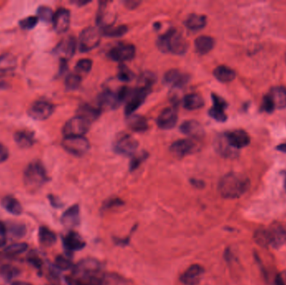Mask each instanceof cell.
<instances>
[{
    "label": "cell",
    "instance_id": "6da1fadb",
    "mask_svg": "<svg viewBox=\"0 0 286 285\" xmlns=\"http://www.w3.org/2000/svg\"><path fill=\"white\" fill-rule=\"evenodd\" d=\"M104 280L101 264L95 259H87L76 265L68 283L70 285H102Z\"/></svg>",
    "mask_w": 286,
    "mask_h": 285
},
{
    "label": "cell",
    "instance_id": "7a4b0ae2",
    "mask_svg": "<svg viewBox=\"0 0 286 285\" xmlns=\"http://www.w3.org/2000/svg\"><path fill=\"white\" fill-rule=\"evenodd\" d=\"M250 186V182L245 175L230 172L225 175L220 180L219 184V192L223 198H240L244 195Z\"/></svg>",
    "mask_w": 286,
    "mask_h": 285
},
{
    "label": "cell",
    "instance_id": "3957f363",
    "mask_svg": "<svg viewBox=\"0 0 286 285\" xmlns=\"http://www.w3.org/2000/svg\"><path fill=\"white\" fill-rule=\"evenodd\" d=\"M158 49L163 53L184 55L187 52V42L175 29H171L157 41Z\"/></svg>",
    "mask_w": 286,
    "mask_h": 285
},
{
    "label": "cell",
    "instance_id": "277c9868",
    "mask_svg": "<svg viewBox=\"0 0 286 285\" xmlns=\"http://www.w3.org/2000/svg\"><path fill=\"white\" fill-rule=\"evenodd\" d=\"M49 180L46 170L40 161L29 163L23 172V182L27 187L36 189Z\"/></svg>",
    "mask_w": 286,
    "mask_h": 285
},
{
    "label": "cell",
    "instance_id": "5b68a950",
    "mask_svg": "<svg viewBox=\"0 0 286 285\" xmlns=\"http://www.w3.org/2000/svg\"><path fill=\"white\" fill-rule=\"evenodd\" d=\"M254 239L259 244L264 247L269 245H281L286 239V233L281 228L271 229H259L254 234Z\"/></svg>",
    "mask_w": 286,
    "mask_h": 285
},
{
    "label": "cell",
    "instance_id": "8992f818",
    "mask_svg": "<svg viewBox=\"0 0 286 285\" xmlns=\"http://www.w3.org/2000/svg\"><path fill=\"white\" fill-rule=\"evenodd\" d=\"M91 126V122L83 117H73L69 120L63 127L64 137H83L87 133Z\"/></svg>",
    "mask_w": 286,
    "mask_h": 285
},
{
    "label": "cell",
    "instance_id": "52a82bcc",
    "mask_svg": "<svg viewBox=\"0 0 286 285\" xmlns=\"http://www.w3.org/2000/svg\"><path fill=\"white\" fill-rule=\"evenodd\" d=\"M138 145L139 143L138 140L132 136L126 133H121L115 139L113 149L117 154L132 156L136 153Z\"/></svg>",
    "mask_w": 286,
    "mask_h": 285
},
{
    "label": "cell",
    "instance_id": "ba28073f",
    "mask_svg": "<svg viewBox=\"0 0 286 285\" xmlns=\"http://www.w3.org/2000/svg\"><path fill=\"white\" fill-rule=\"evenodd\" d=\"M102 32L95 27L85 28L80 35L79 48L81 52H88L98 46Z\"/></svg>",
    "mask_w": 286,
    "mask_h": 285
},
{
    "label": "cell",
    "instance_id": "9c48e42d",
    "mask_svg": "<svg viewBox=\"0 0 286 285\" xmlns=\"http://www.w3.org/2000/svg\"><path fill=\"white\" fill-rule=\"evenodd\" d=\"M62 146L75 156H83L90 149V143L84 137H64Z\"/></svg>",
    "mask_w": 286,
    "mask_h": 285
},
{
    "label": "cell",
    "instance_id": "30bf717a",
    "mask_svg": "<svg viewBox=\"0 0 286 285\" xmlns=\"http://www.w3.org/2000/svg\"><path fill=\"white\" fill-rule=\"evenodd\" d=\"M151 91V88L138 87L132 90L131 95L129 96L128 102L125 108V113L127 117L132 116L135 111L143 105L146 97Z\"/></svg>",
    "mask_w": 286,
    "mask_h": 285
},
{
    "label": "cell",
    "instance_id": "8fae6325",
    "mask_svg": "<svg viewBox=\"0 0 286 285\" xmlns=\"http://www.w3.org/2000/svg\"><path fill=\"white\" fill-rule=\"evenodd\" d=\"M108 57L111 61L117 62L131 61L136 55V48L132 44L120 43L112 47L108 51Z\"/></svg>",
    "mask_w": 286,
    "mask_h": 285
},
{
    "label": "cell",
    "instance_id": "7c38bea8",
    "mask_svg": "<svg viewBox=\"0 0 286 285\" xmlns=\"http://www.w3.org/2000/svg\"><path fill=\"white\" fill-rule=\"evenodd\" d=\"M55 111V106L45 101H37L30 105L28 114L35 121H45L50 118Z\"/></svg>",
    "mask_w": 286,
    "mask_h": 285
},
{
    "label": "cell",
    "instance_id": "4fadbf2b",
    "mask_svg": "<svg viewBox=\"0 0 286 285\" xmlns=\"http://www.w3.org/2000/svg\"><path fill=\"white\" fill-rule=\"evenodd\" d=\"M76 50V41L73 36H68L63 39L56 47L54 53L61 59V61H66L68 59L74 56Z\"/></svg>",
    "mask_w": 286,
    "mask_h": 285
},
{
    "label": "cell",
    "instance_id": "5bb4252c",
    "mask_svg": "<svg viewBox=\"0 0 286 285\" xmlns=\"http://www.w3.org/2000/svg\"><path fill=\"white\" fill-rule=\"evenodd\" d=\"M226 141L233 148L240 149L245 147L250 142L248 133L243 130H234L225 134Z\"/></svg>",
    "mask_w": 286,
    "mask_h": 285
},
{
    "label": "cell",
    "instance_id": "9a60e30c",
    "mask_svg": "<svg viewBox=\"0 0 286 285\" xmlns=\"http://www.w3.org/2000/svg\"><path fill=\"white\" fill-rule=\"evenodd\" d=\"M212 99L213 105L208 111V115L217 122H225L228 118L225 111L228 107V103L222 97L217 96L216 94H212Z\"/></svg>",
    "mask_w": 286,
    "mask_h": 285
},
{
    "label": "cell",
    "instance_id": "2e32d148",
    "mask_svg": "<svg viewBox=\"0 0 286 285\" xmlns=\"http://www.w3.org/2000/svg\"><path fill=\"white\" fill-rule=\"evenodd\" d=\"M198 145L193 141L190 139H182L176 141L170 145V151L172 154L177 157H185L187 155L192 154L197 151Z\"/></svg>",
    "mask_w": 286,
    "mask_h": 285
},
{
    "label": "cell",
    "instance_id": "e0dca14e",
    "mask_svg": "<svg viewBox=\"0 0 286 285\" xmlns=\"http://www.w3.org/2000/svg\"><path fill=\"white\" fill-rule=\"evenodd\" d=\"M178 122V114L174 107H167L161 112L157 119L158 127L163 130H170L175 126Z\"/></svg>",
    "mask_w": 286,
    "mask_h": 285
},
{
    "label": "cell",
    "instance_id": "ac0fdd59",
    "mask_svg": "<svg viewBox=\"0 0 286 285\" xmlns=\"http://www.w3.org/2000/svg\"><path fill=\"white\" fill-rule=\"evenodd\" d=\"M54 29L58 34L65 33L69 29L70 23V13L66 9H59L53 18Z\"/></svg>",
    "mask_w": 286,
    "mask_h": 285
},
{
    "label": "cell",
    "instance_id": "d6986e66",
    "mask_svg": "<svg viewBox=\"0 0 286 285\" xmlns=\"http://www.w3.org/2000/svg\"><path fill=\"white\" fill-rule=\"evenodd\" d=\"M204 274V269L202 266L193 265L182 274L180 280L185 285H198L201 281Z\"/></svg>",
    "mask_w": 286,
    "mask_h": 285
},
{
    "label": "cell",
    "instance_id": "ffe728a7",
    "mask_svg": "<svg viewBox=\"0 0 286 285\" xmlns=\"http://www.w3.org/2000/svg\"><path fill=\"white\" fill-rule=\"evenodd\" d=\"M189 76L184 74L181 71L172 69L167 71L164 76V82L166 84L172 85V87H183L187 82L189 81Z\"/></svg>",
    "mask_w": 286,
    "mask_h": 285
},
{
    "label": "cell",
    "instance_id": "44dd1931",
    "mask_svg": "<svg viewBox=\"0 0 286 285\" xmlns=\"http://www.w3.org/2000/svg\"><path fill=\"white\" fill-rule=\"evenodd\" d=\"M63 244L65 250L69 253H72L75 251L81 250L83 247H85V243L83 241V239L81 238V236L78 233L70 232L64 236L63 239Z\"/></svg>",
    "mask_w": 286,
    "mask_h": 285
},
{
    "label": "cell",
    "instance_id": "7402d4cb",
    "mask_svg": "<svg viewBox=\"0 0 286 285\" xmlns=\"http://www.w3.org/2000/svg\"><path fill=\"white\" fill-rule=\"evenodd\" d=\"M98 103L101 107L105 109H115L121 105L120 99L117 92L105 90L98 97Z\"/></svg>",
    "mask_w": 286,
    "mask_h": 285
},
{
    "label": "cell",
    "instance_id": "603a6c76",
    "mask_svg": "<svg viewBox=\"0 0 286 285\" xmlns=\"http://www.w3.org/2000/svg\"><path fill=\"white\" fill-rule=\"evenodd\" d=\"M17 67V59L14 55L7 53L0 56V78L11 74Z\"/></svg>",
    "mask_w": 286,
    "mask_h": 285
},
{
    "label": "cell",
    "instance_id": "cb8c5ba5",
    "mask_svg": "<svg viewBox=\"0 0 286 285\" xmlns=\"http://www.w3.org/2000/svg\"><path fill=\"white\" fill-rule=\"evenodd\" d=\"M182 133L193 137L199 138L204 135V130L200 123L196 121H187L180 125Z\"/></svg>",
    "mask_w": 286,
    "mask_h": 285
},
{
    "label": "cell",
    "instance_id": "d4e9b609",
    "mask_svg": "<svg viewBox=\"0 0 286 285\" xmlns=\"http://www.w3.org/2000/svg\"><path fill=\"white\" fill-rule=\"evenodd\" d=\"M271 100L274 106L277 109L286 108V88L276 86L272 88L269 94H267Z\"/></svg>",
    "mask_w": 286,
    "mask_h": 285
},
{
    "label": "cell",
    "instance_id": "484cf974",
    "mask_svg": "<svg viewBox=\"0 0 286 285\" xmlns=\"http://www.w3.org/2000/svg\"><path fill=\"white\" fill-rule=\"evenodd\" d=\"M62 224L67 227H75L80 223V207L77 204L68 208L61 217Z\"/></svg>",
    "mask_w": 286,
    "mask_h": 285
},
{
    "label": "cell",
    "instance_id": "4316f807",
    "mask_svg": "<svg viewBox=\"0 0 286 285\" xmlns=\"http://www.w3.org/2000/svg\"><path fill=\"white\" fill-rule=\"evenodd\" d=\"M14 138L18 146L20 148H30L35 142V137L32 132H29L25 130L15 132Z\"/></svg>",
    "mask_w": 286,
    "mask_h": 285
},
{
    "label": "cell",
    "instance_id": "83f0119b",
    "mask_svg": "<svg viewBox=\"0 0 286 285\" xmlns=\"http://www.w3.org/2000/svg\"><path fill=\"white\" fill-rule=\"evenodd\" d=\"M1 206L13 215H20L23 212V207L20 203L12 196H6L1 200Z\"/></svg>",
    "mask_w": 286,
    "mask_h": 285
},
{
    "label": "cell",
    "instance_id": "f1b7e54d",
    "mask_svg": "<svg viewBox=\"0 0 286 285\" xmlns=\"http://www.w3.org/2000/svg\"><path fill=\"white\" fill-rule=\"evenodd\" d=\"M126 123L131 130L137 132H143L148 129L147 121L145 117L140 115L133 114L132 116H130L127 118Z\"/></svg>",
    "mask_w": 286,
    "mask_h": 285
},
{
    "label": "cell",
    "instance_id": "f546056e",
    "mask_svg": "<svg viewBox=\"0 0 286 285\" xmlns=\"http://www.w3.org/2000/svg\"><path fill=\"white\" fill-rule=\"evenodd\" d=\"M213 76L219 81L227 83L234 81L236 76V73L228 66L220 65L213 70Z\"/></svg>",
    "mask_w": 286,
    "mask_h": 285
},
{
    "label": "cell",
    "instance_id": "4dcf8cb0",
    "mask_svg": "<svg viewBox=\"0 0 286 285\" xmlns=\"http://www.w3.org/2000/svg\"><path fill=\"white\" fill-rule=\"evenodd\" d=\"M195 49L197 52L205 55L213 50L214 46V40L212 37L203 35L195 40Z\"/></svg>",
    "mask_w": 286,
    "mask_h": 285
},
{
    "label": "cell",
    "instance_id": "1f68e13d",
    "mask_svg": "<svg viewBox=\"0 0 286 285\" xmlns=\"http://www.w3.org/2000/svg\"><path fill=\"white\" fill-rule=\"evenodd\" d=\"M204 105V100L199 94H189L184 98V107L189 111H194Z\"/></svg>",
    "mask_w": 286,
    "mask_h": 285
},
{
    "label": "cell",
    "instance_id": "d6a6232c",
    "mask_svg": "<svg viewBox=\"0 0 286 285\" xmlns=\"http://www.w3.org/2000/svg\"><path fill=\"white\" fill-rule=\"evenodd\" d=\"M78 116L88 120L89 122H92L97 120L102 113V110L98 107H94L88 104H83L78 109Z\"/></svg>",
    "mask_w": 286,
    "mask_h": 285
},
{
    "label": "cell",
    "instance_id": "836d02e7",
    "mask_svg": "<svg viewBox=\"0 0 286 285\" xmlns=\"http://www.w3.org/2000/svg\"><path fill=\"white\" fill-rule=\"evenodd\" d=\"M207 23L206 16L202 15L193 14L189 15L185 22L186 26L192 30H199L204 29Z\"/></svg>",
    "mask_w": 286,
    "mask_h": 285
},
{
    "label": "cell",
    "instance_id": "e575fe53",
    "mask_svg": "<svg viewBox=\"0 0 286 285\" xmlns=\"http://www.w3.org/2000/svg\"><path fill=\"white\" fill-rule=\"evenodd\" d=\"M6 226L7 233L14 239H22L26 234L27 228L24 224L17 222H10L9 224H6Z\"/></svg>",
    "mask_w": 286,
    "mask_h": 285
},
{
    "label": "cell",
    "instance_id": "d590c367",
    "mask_svg": "<svg viewBox=\"0 0 286 285\" xmlns=\"http://www.w3.org/2000/svg\"><path fill=\"white\" fill-rule=\"evenodd\" d=\"M39 241L41 244L50 247L55 244L56 242V233L46 227H41L39 228Z\"/></svg>",
    "mask_w": 286,
    "mask_h": 285
},
{
    "label": "cell",
    "instance_id": "8d00e7d4",
    "mask_svg": "<svg viewBox=\"0 0 286 285\" xmlns=\"http://www.w3.org/2000/svg\"><path fill=\"white\" fill-rule=\"evenodd\" d=\"M217 151H219L220 155H222L225 157H234L237 155V151L235 149L233 148L232 146L229 145L228 142L226 141L225 135L222 137L219 138V140L217 142L216 145Z\"/></svg>",
    "mask_w": 286,
    "mask_h": 285
},
{
    "label": "cell",
    "instance_id": "74e56055",
    "mask_svg": "<svg viewBox=\"0 0 286 285\" xmlns=\"http://www.w3.org/2000/svg\"><path fill=\"white\" fill-rule=\"evenodd\" d=\"M127 31H128V29H127V27L126 25H118L117 27L110 25V26L102 28V34L106 36V37H114V38H116V37L123 36Z\"/></svg>",
    "mask_w": 286,
    "mask_h": 285
},
{
    "label": "cell",
    "instance_id": "f35d334b",
    "mask_svg": "<svg viewBox=\"0 0 286 285\" xmlns=\"http://www.w3.org/2000/svg\"><path fill=\"white\" fill-rule=\"evenodd\" d=\"M28 247L29 245L27 244L26 243H18L6 247L4 248V253L9 256H15L26 252Z\"/></svg>",
    "mask_w": 286,
    "mask_h": 285
},
{
    "label": "cell",
    "instance_id": "ab89813d",
    "mask_svg": "<svg viewBox=\"0 0 286 285\" xmlns=\"http://www.w3.org/2000/svg\"><path fill=\"white\" fill-rule=\"evenodd\" d=\"M82 76L79 74H70L65 79V87L69 90H75L82 84Z\"/></svg>",
    "mask_w": 286,
    "mask_h": 285
},
{
    "label": "cell",
    "instance_id": "60d3db41",
    "mask_svg": "<svg viewBox=\"0 0 286 285\" xmlns=\"http://www.w3.org/2000/svg\"><path fill=\"white\" fill-rule=\"evenodd\" d=\"M156 81L157 77L153 73L150 71L143 73L139 78V87L152 88Z\"/></svg>",
    "mask_w": 286,
    "mask_h": 285
},
{
    "label": "cell",
    "instance_id": "b9f144b4",
    "mask_svg": "<svg viewBox=\"0 0 286 285\" xmlns=\"http://www.w3.org/2000/svg\"><path fill=\"white\" fill-rule=\"evenodd\" d=\"M55 13L53 12L52 9H50V7L47 6H41L39 7L37 9V17L39 20L44 22H51L53 21V18H54Z\"/></svg>",
    "mask_w": 286,
    "mask_h": 285
},
{
    "label": "cell",
    "instance_id": "7bdbcfd3",
    "mask_svg": "<svg viewBox=\"0 0 286 285\" xmlns=\"http://www.w3.org/2000/svg\"><path fill=\"white\" fill-rule=\"evenodd\" d=\"M149 154L146 151H141L139 153H135L134 156L132 157L131 163L129 164V169L131 172H133L136 169H138L141 164L146 160L148 157Z\"/></svg>",
    "mask_w": 286,
    "mask_h": 285
},
{
    "label": "cell",
    "instance_id": "ee69618b",
    "mask_svg": "<svg viewBox=\"0 0 286 285\" xmlns=\"http://www.w3.org/2000/svg\"><path fill=\"white\" fill-rule=\"evenodd\" d=\"M20 274V270L17 268L10 265H4L0 268V276L3 277L7 281L11 280L15 277L18 276Z\"/></svg>",
    "mask_w": 286,
    "mask_h": 285
},
{
    "label": "cell",
    "instance_id": "f6af8a7d",
    "mask_svg": "<svg viewBox=\"0 0 286 285\" xmlns=\"http://www.w3.org/2000/svg\"><path fill=\"white\" fill-rule=\"evenodd\" d=\"M118 79L122 81H131L135 77L134 73L125 64H120L118 69Z\"/></svg>",
    "mask_w": 286,
    "mask_h": 285
},
{
    "label": "cell",
    "instance_id": "bcb514c9",
    "mask_svg": "<svg viewBox=\"0 0 286 285\" xmlns=\"http://www.w3.org/2000/svg\"><path fill=\"white\" fill-rule=\"evenodd\" d=\"M92 67V61L89 59L80 60L76 65V70L78 74H87L90 72Z\"/></svg>",
    "mask_w": 286,
    "mask_h": 285
},
{
    "label": "cell",
    "instance_id": "7dc6e473",
    "mask_svg": "<svg viewBox=\"0 0 286 285\" xmlns=\"http://www.w3.org/2000/svg\"><path fill=\"white\" fill-rule=\"evenodd\" d=\"M38 22V17H36V16H29V17L24 18L23 20H21L19 24H20L21 29L29 30V29H34L37 25Z\"/></svg>",
    "mask_w": 286,
    "mask_h": 285
},
{
    "label": "cell",
    "instance_id": "c3c4849f",
    "mask_svg": "<svg viewBox=\"0 0 286 285\" xmlns=\"http://www.w3.org/2000/svg\"><path fill=\"white\" fill-rule=\"evenodd\" d=\"M55 265H56V268L60 270H68L72 267V263L67 258L62 256V255H59L56 257V260H55Z\"/></svg>",
    "mask_w": 286,
    "mask_h": 285
},
{
    "label": "cell",
    "instance_id": "681fc988",
    "mask_svg": "<svg viewBox=\"0 0 286 285\" xmlns=\"http://www.w3.org/2000/svg\"><path fill=\"white\" fill-rule=\"evenodd\" d=\"M275 109L274 104H273V102H272L271 100L269 98V96L268 95H266L264 97L263 101H262V104H261L260 110H261V111H265V112H267V113H272Z\"/></svg>",
    "mask_w": 286,
    "mask_h": 285
},
{
    "label": "cell",
    "instance_id": "f907efd6",
    "mask_svg": "<svg viewBox=\"0 0 286 285\" xmlns=\"http://www.w3.org/2000/svg\"><path fill=\"white\" fill-rule=\"evenodd\" d=\"M123 205V202L119 199V198H111L105 202L104 205H103V208L104 209H109L113 207H118V206H122Z\"/></svg>",
    "mask_w": 286,
    "mask_h": 285
},
{
    "label": "cell",
    "instance_id": "816d5d0a",
    "mask_svg": "<svg viewBox=\"0 0 286 285\" xmlns=\"http://www.w3.org/2000/svg\"><path fill=\"white\" fill-rule=\"evenodd\" d=\"M9 152L5 145L0 143V163H4L9 158Z\"/></svg>",
    "mask_w": 286,
    "mask_h": 285
},
{
    "label": "cell",
    "instance_id": "f5cc1de1",
    "mask_svg": "<svg viewBox=\"0 0 286 285\" xmlns=\"http://www.w3.org/2000/svg\"><path fill=\"white\" fill-rule=\"evenodd\" d=\"M48 198H49L50 204L52 205L53 207L59 208V207H61L63 206V204H62L61 201L57 197H56V196L49 195L48 196Z\"/></svg>",
    "mask_w": 286,
    "mask_h": 285
},
{
    "label": "cell",
    "instance_id": "db71d44e",
    "mask_svg": "<svg viewBox=\"0 0 286 285\" xmlns=\"http://www.w3.org/2000/svg\"><path fill=\"white\" fill-rule=\"evenodd\" d=\"M275 285H286V271L283 272L282 274H279V275L276 277V280H275Z\"/></svg>",
    "mask_w": 286,
    "mask_h": 285
},
{
    "label": "cell",
    "instance_id": "11a10c76",
    "mask_svg": "<svg viewBox=\"0 0 286 285\" xmlns=\"http://www.w3.org/2000/svg\"><path fill=\"white\" fill-rule=\"evenodd\" d=\"M29 262L31 265H34L36 268H40L42 266V261H41V259H39L38 257H31V258H29Z\"/></svg>",
    "mask_w": 286,
    "mask_h": 285
},
{
    "label": "cell",
    "instance_id": "9f6ffc18",
    "mask_svg": "<svg viewBox=\"0 0 286 285\" xmlns=\"http://www.w3.org/2000/svg\"><path fill=\"white\" fill-rule=\"evenodd\" d=\"M141 2H137V1H127L126 2V6L129 9H135V8H137L139 4H140Z\"/></svg>",
    "mask_w": 286,
    "mask_h": 285
},
{
    "label": "cell",
    "instance_id": "6f0895ef",
    "mask_svg": "<svg viewBox=\"0 0 286 285\" xmlns=\"http://www.w3.org/2000/svg\"><path fill=\"white\" fill-rule=\"evenodd\" d=\"M6 233H7V226H6V224L0 220V236L4 237L6 235Z\"/></svg>",
    "mask_w": 286,
    "mask_h": 285
},
{
    "label": "cell",
    "instance_id": "680465c9",
    "mask_svg": "<svg viewBox=\"0 0 286 285\" xmlns=\"http://www.w3.org/2000/svg\"><path fill=\"white\" fill-rule=\"evenodd\" d=\"M191 183L193 184V186L196 187H201L204 186V183L200 180H196V179H192L191 180Z\"/></svg>",
    "mask_w": 286,
    "mask_h": 285
},
{
    "label": "cell",
    "instance_id": "91938a15",
    "mask_svg": "<svg viewBox=\"0 0 286 285\" xmlns=\"http://www.w3.org/2000/svg\"><path fill=\"white\" fill-rule=\"evenodd\" d=\"M276 149H277L278 151H282V152L286 153V143L278 145Z\"/></svg>",
    "mask_w": 286,
    "mask_h": 285
},
{
    "label": "cell",
    "instance_id": "94428289",
    "mask_svg": "<svg viewBox=\"0 0 286 285\" xmlns=\"http://www.w3.org/2000/svg\"><path fill=\"white\" fill-rule=\"evenodd\" d=\"M11 285H32L29 283L24 282V281H14L12 283Z\"/></svg>",
    "mask_w": 286,
    "mask_h": 285
},
{
    "label": "cell",
    "instance_id": "6125c7cd",
    "mask_svg": "<svg viewBox=\"0 0 286 285\" xmlns=\"http://www.w3.org/2000/svg\"></svg>",
    "mask_w": 286,
    "mask_h": 285
}]
</instances>
